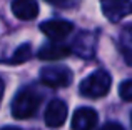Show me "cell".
<instances>
[{"label": "cell", "mask_w": 132, "mask_h": 130, "mask_svg": "<svg viewBox=\"0 0 132 130\" xmlns=\"http://www.w3.org/2000/svg\"><path fill=\"white\" fill-rule=\"evenodd\" d=\"M130 122H132V117H130Z\"/></svg>", "instance_id": "obj_17"}, {"label": "cell", "mask_w": 132, "mask_h": 130, "mask_svg": "<svg viewBox=\"0 0 132 130\" xmlns=\"http://www.w3.org/2000/svg\"><path fill=\"white\" fill-rule=\"evenodd\" d=\"M30 57H32V45L30 43H22L13 52V55L9 59V62L12 65H19V63H23L27 60H30Z\"/></svg>", "instance_id": "obj_11"}, {"label": "cell", "mask_w": 132, "mask_h": 130, "mask_svg": "<svg viewBox=\"0 0 132 130\" xmlns=\"http://www.w3.org/2000/svg\"><path fill=\"white\" fill-rule=\"evenodd\" d=\"M119 49L122 52V57L127 65L132 67V23H127L122 27L119 33Z\"/></svg>", "instance_id": "obj_10"}, {"label": "cell", "mask_w": 132, "mask_h": 130, "mask_svg": "<svg viewBox=\"0 0 132 130\" xmlns=\"http://www.w3.org/2000/svg\"><path fill=\"white\" fill-rule=\"evenodd\" d=\"M48 2H62V0H48Z\"/></svg>", "instance_id": "obj_16"}, {"label": "cell", "mask_w": 132, "mask_h": 130, "mask_svg": "<svg viewBox=\"0 0 132 130\" xmlns=\"http://www.w3.org/2000/svg\"><path fill=\"white\" fill-rule=\"evenodd\" d=\"M119 95L122 100L132 102V80H124L119 87Z\"/></svg>", "instance_id": "obj_12"}, {"label": "cell", "mask_w": 132, "mask_h": 130, "mask_svg": "<svg viewBox=\"0 0 132 130\" xmlns=\"http://www.w3.org/2000/svg\"><path fill=\"white\" fill-rule=\"evenodd\" d=\"M97 125V112L90 107H80L74 112L72 130H92Z\"/></svg>", "instance_id": "obj_7"}, {"label": "cell", "mask_w": 132, "mask_h": 130, "mask_svg": "<svg viewBox=\"0 0 132 130\" xmlns=\"http://www.w3.org/2000/svg\"><path fill=\"white\" fill-rule=\"evenodd\" d=\"M42 33L48 37L52 40H62L67 35H70V32L74 30V25L67 20H60V18H54V20H45L40 25Z\"/></svg>", "instance_id": "obj_6"}, {"label": "cell", "mask_w": 132, "mask_h": 130, "mask_svg": "<svg viewBox=\"0 0 132 130\" xmlns=\"http://www.w3.org/2000/svg\"><path fill=\"white\" fill-rule=\"evenodd\" d=\"M67 114H69V108H67V104L60 98H55L52 100L50 104L47 105L45 108V124L52 128H57V127H62L67 118Z\"/></svg>", "instance_id": "obj_5"}, {"label": "cell", "mask_w": 132, "mask_h": 130, "mask_svg": "<svg viewBox=\"0 0 132 130\" xmlns=\"http://www.w3.org/2000/svg\"><path fill=\"white\" fill-rule=\"evenodd\" d=\"M100 130H124V127L119 125V124H116V122H109V124H105Z\"/></svg>", "instance_id": "obj_13"}, {"label": "cell", "mask_w": 132, "mask_h": 130, "mask_svg": "<svg viewBox=\"0 0 132 130\" xmlns=\"http://www.w3.org/2000/svg\"><path fill=\"white\" fill-rule=\"evenodd\" d=\"M12 12L20 20H34L39 15V3L37 0H13Z\"/></svg>", "instance_id": "obj_8"}, {"label": "cell", "mask_w": 132, "mask_h": 130, "mask_svg": "<svg viewBox=\"0 0 132 130\" xmlns=\"http://www.w3.org/2000/svg\"><path fill=\"white\" fill-rule=\"evenodd\" d=\"M110 85H112V78H110L109 72L95 70L80 82L79 92L85 98H100L107 95V92L110 90Z\"/></svg>", "instance_id": "obj_1"}, {"label": "cell", "mask_w": 132, "mask_h": 130, "mask_svg": "<svg viewBox=\"0 0 132 130\" xmlns=\"http://www.w3.org/2000/svg\"><path fill=\"white\" fill-rule=\"evenodd\" d=\"M70 55V49L65 45H59V43H47V45L40 47L37 57L40 60H60Z\"/></svg>", "instance_id": "obj_9"}, {"label": "cell", "mask_w": 132, "mask_h": 130, "mask_svg": "<svg viewBox=\"0 0 132 130\" xmlns=\"http://www.w3.org/2000/svg\"><path fill=\"white\" fill-rule=\"evenodd\" d=\"M2 130H20V128H17V127H3Z\"/></svg>", "instance_id": "obj_15"}, {"label": "cell", "mask_w": 132, "mask_h": 130, "mask_svg": "<svg viewBox=\"0 0 132 130\" xmlns=\"http://www.w3.org/2000/svg\"><path fill=\"white\" fill-rule=\"evenodd\" d=\"M3 88H5V83H3V80L0 78V102H2V97H3Z\"/></svg>", "instance_id": "obj_14"}, {"label": "cell", "mask_w": 132, "mask_h": 130, "mask_svg": "<svg viewBox=\"0 0 132 130\" xmlns=\"http://www.w3.org/2000/svg\"><path fill=\"white\" fill-rule=\"evenodd\" d=\"M100 8L107 20L120 22L132 13V0H100Z\"/></svg>", "instance_id": "obj_4"}, {"label": "cell", "mask_w": 132, "mask_h": 130, "mask_svg": "<svg viewBox=\"0 0 132 130\" xmlns=\"http://www.w3.org/2000/svg\"><path fill=\"white\" fill-rule=\"evenodd\" d=\"M40 80L44 82L47 87L60 88L67 87L72 82V72L67 67H60V65H48L44 67L40 72Z\"/></svg>", "instance_id": "obj_3"}, {"label": "cell", "mask_w": 132, "mask_h": 130, "mask_svg": "<svg viewBox=\"0 0 132 130\" xmlns=\"http://www.w3.org/2000/svg\"><path fill=\"white\" fill-rule=\"evenodd\" d=\"M40 104V95L34 88H22L12 100V115L19 120L30 118L37 112Z\"/></svg>", "instance_id": "obj_2"}]
</instances>
